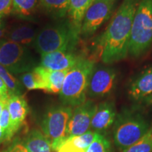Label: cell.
Segmentation results:
<instances>
[{"instance_id": "obj_1", "label": "cell", "mask_w": 152, "mask_h": 152, "mask_svg": "<svg viewBox=\"0 0 152 152\" xmlns=\"http://www.w3.org/2000/svg\"><path fill=\"white\" fill-rule=\"evenodd\" d=\"M140 0H123L104 33L99 39V55L106 65L121 61L128 55L133 19Z\"/></svg>"}, {"instance_id": "obj_2", "label": "cell", "mask_w": 152, "mask_h": 152, "mask_svg": "<svg viewBox=\"0 0 152 152\" xmlns=\"http://www.w3.org/2000/svg\"><path fill=\"white\" fill-rule=\"evenodd\" d=\"M151 128L149 119L141 111L125 108L117 113L114 122V144L122 151L143 137Z\"/></svg>"}, {"instance_id": "obj_3", "label": "cell", "mask_w": 152, "mask_h": 152, "mask_svg": "<svg viewBox=\"0 0 152 152\" xmlns=\"http://www.w3.org/2000/svg\"><path fill=\"white\" fill-rule=\"evenodd\" d=\"M94 66L92 60L84 58L68 71L59 92L64 105L76 107L85 103L89 78Z\"/></svg>"}, {"instance_id": "obj_4", "label": "cell", "mask_w": 152, "mask_h": 152, "mask_svg": "<svg viewBox=\"0 0 152 152\" xmlns=\"http://www.w3.org/2000/svg\"><path fill=\"white\" fill-rule=\"evenodd\" d=\"M79 35L69 22L61 23L41 30L34 45L41 56L58 51H73L78 42Z\"/></svg>"}, {"instance_id": "obj_5", "label": "cell", "mask_w": 152, "mask_h": 152, "mask_svg": "<svg viewBox=\"0 0 152 152\" xmlns=\"http://www.w3.org/2000/svg\"><path fill=\"white\" fill-rule=\"evenodd\" d=\"M152 44V0H140L133 19L128 54L140 57Z\"/></svg>"}, {"instance_id": "obj_6", "label": "cell", "mask_w": 152, "mask_h": 152, "mask_svg": "<svg viewBox=\"0 0 152 152\" xmlns=\"http://www.w3.org/2000/svg\"><path fill=\"white\" fill-rule=\"evenodd\" d=\"M0 64L18 75L35 69L37 61L27 47L7 39L0 42Z\"/></svg>"}, {"instance_id": "obj_7", "label": "cell", "mask_w": 152, "mask_h": 152, "mask_svg": "<svg viewBox=\"0 0 152 152\" xmlns=\"http://www.w3.org/2000/svg\"><path fill=\"white\" fill-rule=\"evenodd\" d=\"M73 113L71 106H61L47 112L42 122L44 134L52 144L53 151H58L68 140V125Z\"/></svg>"}, {"instance_id": "obj_8", "label": "cell", "mask_w": 152, "mask_h": 152, "mask_svg": "<svg viewBox=\"0 0 152 152\" xmlns=\"http://www.w3.org/2000/svg\"><path fill=\"white\" fill-rule=\"evenodd\" d=\"M116 0H94L87 9L82 23L80 34L92 35L109 20L113 11Z\"/></svg>"}, {"instance_id": "obj_9", "label": "cell", "mask_w": 152, "mask_h": 152, "mask_svg": "<svg viewBox=\"0 0 152 152\" xmlns=\"http://www.w3.org/2000/svg\"><path fill=\"white\" fill-rule=\"evenodd\" d=\"M117 83V73L109 66H94L88 82L87 95L90 98H102L113 92Z\"/></svg>"}, {"instance_id": "obj_10", "label": "cell", "mask_w": 152, "mask_h": 152, "mask_svg": "<svg viewBox=\"0 0 152 152\" xmlns=\"http://www.w3.org/2000/svg\"><path fill=\"white\" fill-rule=\"evenodd\" d=\"M96 104L92 100H86L85 103L76 106L68 125V137L79 136L90 130L91 122Z\"/></svg>"}, {"instance_id": "obj_11", "label": "cell", "mask_w": 152, "mask_h": 152, "mask_svg": "<svg viewBox=\"0 0 152 152\" xmlns=\"http://www.w3.org/2000/svg\"><path fill=\"white\" fill-rule=\"evenodd\" d=\"M83 58L73 51H58L41 56V66L52 71H69Z\"/></svg>"}, {"instance_id": "obj_12", "label": "cell", "mask_w": 152, "mask_h": 152, "mask_svg": "<svg viewBox=\"0 0 152 152\" xmlns=\"http://www.w3.org/2000/svg\"><path fill=\"white\" fill-rule=\"evenodd\" d=\"M116 115V109L113 101L101 102L96 106L92 117L91 130L104 134L114 124Z\"/></svg>"}, {"instance_id": "obj_13", "label": "cell", "mask_w": 152, "mask_h": 152, "mask_svg": "<svg viewBox=\"0 0 152 152\" xmlns=\"http://www.w3.org/2000/svg\"><path fill=\"white\" fill-rule=\"evenodd\" d=\"M134 102L144 101L152 95V66L142 71L131 83L128 91Z\"/></svg>"}, {"instance_id": "obj_14", "label": "cell", "mask_w": 152, "mask_h": 152, "mask_svg": "<svg viewBox=\"0 0 152 152\" xmlns=\"http://www.w3.org/2000/svg\"><path fill=\"white\" fill-rule=\"evenodd\" d=\"M7 106L10 115L11 132L14 135L20 128L27 116L28 106L26 100L21 95L9 96Z\"/></svg>"}, {"instance_id": "obj_15", "label": "cell", "mask_w": 152, "mask_h": 152, "mask_svg": "<svg viewBox=\"0 0 152 152\" xmlns=\"http://www.w3.org/2000/svg\"><path fill=\"white\" fill-rule=\"evenodd\" d=\"M94 0H70L67 10L68 22L80 34L82 23L85 13Z\"/></svg>"}, {"instance_id": "obj_16", "label": "cell", "mask_w": 152, "mask_h": 152, "mask_svg": "<svg viewBox=\"0 0 152 152\" xmlns=\"http://www.w3.org/2000/svg\"><path fill=\"white\" fill-rule=\"evenodd\" d=\"M35 68L42 77L45 92L53 94L59 93L68 71H52L41 66Z\"/></svg>"}, {"instance_id": "obj_17", "label": "cell", "mask_w": 152, "mask_h": 152, "mask_svg": "<svg viewBox=\"0 0 152 152\" xmlns=\"http://www.w3.org/2000/svg\"><path fill=\"white\" fill-rule=\"evenodd\" d=\"M97 132L89 130L79 136L71 137L61 146L57 152H86Z\"/></svg>"}, {"instance_id": "obj_18", "label": "cell", "mask_w": 152, "mask_h": 152, "mask_svg": "<svg viewBox=\"0 0 152 152\" xmlns=\"http://www.w3.org/2000/svg\"><path fill=\"white\" fill-rule=\"evenodd\" d=\"M37 34L35 26L28 24L20 25L11 28L7 32L6 37L7 40L27 46L35 42Z\"/></svg>"}, {"instance_id": "obj_19", "label": "cell", "mask_w": 152, "mask_h": 152, "mask_svg": "<svg viewBox=\"0 0 152 152\" xmlns=\"http://www.w3.org/2000/svg\"><path fill=\"white\" fill-rule=\"evenodd\" d=\"M22 144L29 152H51L52 150L49 139L37 130H32Z\"/></svg>"}, {"instance_id": "obj_20", "label": "cell", "mask_w": 152, "mask_h": 152, "mask_svg": "<svg viewBox=\"0 0 152 152\" xmlns=\"http://www.w3.org/2000/svg\"><path fill=\"white\" fill-rule=\"evenodd\" d=\"M21 83L28 90H42L45 91V87L43 79L36 68L33 71L22 74L20 76Z\"/></svg>"}, {"instance_id": "obj_21", "label": "cell", "mask_w": 152, "mask_h": 152, "mask_svg": "<svg viewBox=\"0 0 152 152\" xmlns=\"http://www.w3.org/2000/svg\"><path fill=\"white\" fill-rule=\"evenodd\" d=\"M0 78L2 80L8 90L9 96L13 95H20L23 92L21 83L0 64Z\"/></svg>"}, {"instance_id": "obj_22", "label": "cell", "mask_w": 152, "mask_h": 152, "mask_svg": "<svg viewBox=\"0 0 152 152\" xmlns=\"http://www.w3.org/2000/svg\"><path fill=\"white\" fill-rule=\"evenodd\" d=\"M70 0H40L41 5L48 12L57 18H62L67 14Z\"/></svg>"}, {"instance_id": "obj_23", "label": "cell", "mask_w": 152, "mask_h": 152, "mask_svg": "<svg viewBox=\"0 0 152 152\" xmlns=\"http://www.w3.org/2000/svg\"><path fill=\"white\" fill-rule=\"evenodd\" d=\"M40 0H13L12 10L21 16L31 15L37 7Z\"/></svg>"}, {"instance_id": "obj_24", "label": "cell", "mask_w": 152, "mask_h": 152, "mask_svg": "<svg viewBox=\"0 0 152 152\" xmlns=\"http://www.w3.org/2000/svg\"><path fill=\"white\" fill-rule=\"evenodd\" d=\"M121 152H152V128L143 137Z\"/></svg>"}, {"instance_id": "obj_25", "label": "cell", "mask_w": 152, "mask_h": 152, "mask_svg": "<svg viewBox=\"0 0 152 152\" xmlns=\"http://www.w3.org/2000/svg\"><path fill=\"white\" fill-rule=\"evenodd\" d=\"M86 152H111V143L104 134L97 132L94 141L87 148Z\"/></svg>"}, {"instance_id": "obj_26", "label": "cell", "mask_w": 152, "mask_h": 152, "mask_svg": "<svg viewBox=\"0 0 152 152\" xmlns=\"http://www.w3.org/2000/svg\"><path fill=\"white\" fill-rule=\"evenodd\" d=\"M8 102V101H7ZM0 128L2 131L3 140H9L12 137L13 134L11 129V119L10 115L7 106V102L4 106V109L0 117Z\"/></svg>"}, {"instance_id": "obj_27", "label": "cell", "mask_w": 152, "mask_h": 152, "mask_svg": "<svg viewBox=\"0 0 152 152\" xmlns=\"http://www.w3.org/2000/svg\"><path fill=\"white\" fill-rule=\"evenodd\" d=\"M13 8V0H0V16L10 14Z\"/></svg>"}, {"instance_id": "obj_28", "label": "cell", "mask_w": 152, "mask_h": 152, "mask_svg": "<svg viewBox=\"0 0 152 152\" xmlns=\"http://www.w3.org/2000/svg\"><path fill=\"white\" fill-rule=\"evenodd\" d=\"M9 95L7 87L2 80L0 78V99H8Z\"/></svg>"}, {"instance_id": "obj_29", "label": "cell", "mask_w": 152, "mask_h": 152, "mask_svg": "<svg viewBox=\"0 0 152 152\" xmlns=\"http://www.w3.org/2000/svg\"><path fill=\"white\" fill-rule=\"evenodd\" d=\"M7 152H29L26 148L23 145V144H15L9 148Z\"/></svg>"}, {"instance_id": "obj_30", "label": "cell", "mask_w": 152, "mask_h": 152, "mask_svg": "<svg viewBox=\"0 0 152 152\" xmlns=\"http://www.w3.org/2000/svg\"><path fill=\"white\" fill-rule=\"evenodd\" d=\"M2 16H0V42H1V39L4 37L5 33L4 26L3 20H2Z\"/></svg>"}, {"instance_id": "obj_31", "label": "cell", "mask_w": 152, "mask_h": 152, "mask_svg": "<svg viewBox=\"0 0 152 152\" xmlns=\"http://www.w3.org/2000/svg\"><path fill=\"white\" fill-rule=\"evenodd\" d=\"M8 99H0V117H1V113H2L3 109H4V106L6 104H7V101Z\"/></svg>"}, {"instance_id": "obj_32", "label": "cell", "mask_w": 152, "mask_h": 152, "mask_svg": "<svg viewBox=\"0 0 152 152\" xmlns=\"http://www.w3.org/2000/svg\"><path fill=\"white\" fill-rule=\"evenodd\" d=\"M144 102H145L146 103H147L149 105L152 106V95L151 96H149V97L146 99L144 100Z\"/></svg>"}, {"instance_id": "obj_33", "label": "cell", "mask_w": 152, "mask_h": 152, "mask_svg": "<svg viewBox=\"0 0 152 152\" xmlns=\"http://www.w3.org/2000/svg\"><path fill=\"white\" fill-rule=\"evenodd\" d=\"M1 140H3V134H2V131L1 130V128H0V141Z\"/></svg>"}]
</instances>
